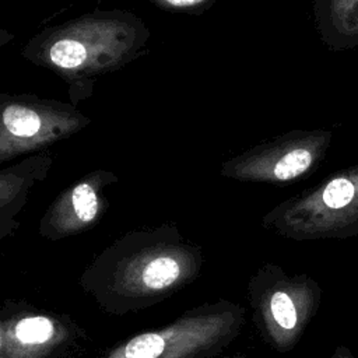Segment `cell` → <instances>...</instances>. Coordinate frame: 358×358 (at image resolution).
Here are the masks:
<instances>
[{
	"label": "cell",
	"instance_id": "1",
	"mask_svg": "<svg viewBox=\"0 0 358 358\" xmlns=\"http://www.w3.org/2000/svg\"><path fill=\"white\" fill-rule=\"evenodd\" d=\"M201 248L173 224L129 231L98 253L78 278L96 306L113 316L137 313L171 298L201 273Z\"/></svg>",
	"mask_w": 358,
	"mask_h": 358
},
{
	"label": "cell",
	"instance_id": "2",
	"mask_svg": "<svg viewBox=\"0 0 358 358\" xmlns=\"http://www.w3.org/2000/svg\"><path fill=\"white\" fill-rule=\"evenodd\" d=\"M151 36L138 15L126 10H94L43 28L21 49L24 59L59 76L73 105L90 98L101 76L140 55Z\"/></svg>",
	"mask_w": 358,
	"mask_h": 358
},
{
	"label": "cell",
	"instance_id": "3",
	"mask_svg": "<svg viewBox=\"0 0 358 358\" xmlns=\"http://www.w3.org/2000/svg\"><path fill=\"white\" fill-rule=\"evenodd\" d=\"M243 324L242 305L227 299L206 302L91 358H217L239 337Z\"/></svg>",
	"mask_w": 358,
	"mask_h": 358
},
{
	"label": "cell",
	"instance_id": "4",
	"mask_svg": "<svg viewBox=\"0 0 358 358\" xmlns=\"http://www.w3.org/2000/svg\"><path fill=\"white\" fill-rule=\"evenodd\" d=\"M262 225L292 241L358 235V164L281 201L263 217Z\"/></svg>",
	"mask_w": 358,
	"mask_h": 358
},
{
	"label": "cell",
	"instance_id": "5",
	"mask_svg": "<svg viewBox=\"0 0 358 358\" xmlns=\"http://www.w3.org/2000/svg\"><path fill=\"white\" fill-rule=\"evenodd\" d=\"M246 291L253 324L277 352L295 348L322 302V288L315 278L289 275L274 263L259 267Z\"/></svg>",
	"mask_w": 358,
	"mask_h": 358
},
{
	"label": "cell",
	"instance_id": "6",
	"mask_svg": "<svg viewBox=\"0 0 358 358\" xmlns=\"http://www.w3.org/2000/svg\"><path fill=\"white\" fill-rule=\"evenodd\" d=\"M88 345V333L70 315L27 301H3L0 358H83Z\"/></svg>",
	"mask_w": 358,
	"mask_h": 358
},
{
	"label": "cell",
	"instance_id": "7",
	"mask_svg": "<svg viewBox=\"0 0 358 358\" xmlns=\"http://www.w3.org/2000/svg\"><path fill=\"white\" fill-rule=\"evenodd\" d=\"M90 123L73 103L34 94H0V162L45 151Z\"/></svg>",
	"mask_w": 358,
	"mask_h": 358
},
{
	"label": "cell",
	"instance_id": "8",
	"mask_svg": "<svg viewBox=\"0 0 358 358\" xmlns=\"http://www.w3.org/2000/svg\"><path fill=\"white\" fill-rule=\"evenodd\" d=\"M333 141L329 129H294L222 162L220 173L241 182L287 185L309 176Z\"/></svg>",
	"mask_w": 358,
	"mask_h": 358
},
{
	"label": "cell",
	"instance_id": "9",
	"mask_svg": "<svg viewBox=\"0 0 358 358\" xmlns=\"http://www.w3.org/2000/svg\"><path fill=\"white\" fill-rule=\"evenodd\" d=\"M115 172L96 169L63 189L42 215L38 232L49 241H60L94 228L108 208L105 189L116 183Z\"/></svg>",
	"mask_w": 358,
	"mask_h": 358
},
{
	"label": "cell",
	"instance_id": "10",
	"mask_svg": "<svg viewBox=\"0 0 358 358\" xmlns=\"http://www.w3.org/2000/svg\"><path fill=\"white\" fill-rule=\"evenodd\" d=\"M52 164L53 155L41 151L0 171V239L13 236L18 229L17 215L24 208L29 190L48 176Z\"/></svg>",
	"mask_w": 358,
	"mask_h": 358
},
{
	"label": "cell",
	"instance_id": "11",
	"mask_svg": "<svg viewBox=\"0 0 358 358\" xmlns=\"http://www.w3.org/2000/svg\"><path fill=\"white\" fill-rule=\"evenodd\" d=\"M315 27L333 52L358 48V0H313Z\"/></svg>",
	"mask_w": 358,
	"mask_h": 358
},
{
	"label": "cell",
	"instance_id": "12",
	"mask_svg": "<svg viewBox=\"0 0 358 358\" xmlns=\"http://www.w3.org/2000/svg\"><path fill=\"white\" fill-rule=\"evenodd\" d=\"M154 7L171 13H183V14H201L210 8L218 0H145Z\"/></svg>",
	"mask_w": 358,
	"mask_h": 358
},
{
	"label": "cell",
	"instance_id": "13",
	"mask_svg": "<svg viewBox=\"0 0 358 358\" xmlns=\"http://www.w3.org/2000/svg\"><path fill=\"white\" fill-rule=\"evenodd\" d=\"M330 358H355L345 345H337Z\"/></svg>",
	"mask_w": 358,
	"mask_h": 358
}]
</instances>
